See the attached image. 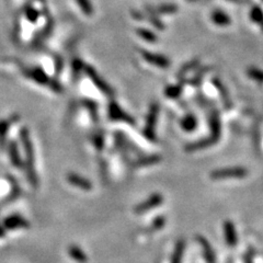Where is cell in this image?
<instances>
[{
    "label": "cell",
    "instance_id": "cell-1",
    "mask_svg": "<svg viewBox=\"0 0 263 263\" xmlns=\"http://www.w3.org/2000/svg\"><path fill=\"white\" fill-rule=\"evenodd\" d=\"M210 136L203 139L197 140L195 143L186 145L185 147L186 152H196V150H201L206 147L213 146V145L218 142L220 138V134H222V123H220V116L218 111L216 109L210 110Z\"/></svg>",
    "mask_w": 263,
    "mask_h": 263
},
{
    "label": "cell",
    "instance_id": "cell-2",
    "mask_svg": "<svg viewBox=\"0 0 263 263\" xmlns=\"http://www.w3.org/2000/svg\"><path fill=\"white\" fill-rule=\"evenodd\" d=\"M20 138L22 142L23 149L26 154V169H27V178L33 187H37V177L34 170V150H33V144L30 137V133L27 129H22L20 133Z\"/></svg>",
    "mask_w": 263,
    "mask_h": 263
},
{
    "label": "cell",
    "instance_id": "cell-3",
    "mask_svg": "<svg viewBox=\"0 0 263 263\" xmlns=\"http://www.w3.org/2000/svg\"><path fill=\"white\" fill-rule=\"evenodd\" d=\"M248 175V170L245 168H225L218 169L210 172V179L213 180H226V179H242Z\"/></svg>",
    "mask_w": 263,
    "mask_h": 263
},
{
    "label": "cell",
    "instance_id": "cell-4",
    "mask_svg": "<svg viewBox=\"0 0 263 263\" xmlns=\"http://www.w3.org/2000/svg\"><path fill=\"white\" fill-rule=\"evenodd\" d=\"M158 114H159V105L158 103H153L149 107V112L146 119V126L144 129V135L146 137L155 142L156 139V135H155V126H156V122L158 120Z\"/></svg>",
    "mask_w": 263,
    "mask_h": 263
},
{
    "label": "cell",
    "instance_id": "cell-5",
    "mask_svg": "<svg viewBox=\"0 0 263 263\" xmlns=\"http://www.w3.org/2000/svg\"><path fill=\"white\" fill-rule=\"evenodd\" d=\"M83 70L86 72L89 78L91 79V81L96 84L99 90L103 93H105V95H107V96L113 97V95H114L113 89L110 87V84L107 83L105 80H103L102 77L96 72L95 69L91 67V66H84Z\"/></svg>",
    "mask_w": 263,
    "mask_h": 263
},
{
    "label": "cell",
    "instance_id": "cell-6",
    "mask_svg": "<svg viewBox=\"0 0 263 263\" xmlns=\"http://www.w3.org/2000/svg\"><path fill=\"white\" fill-rule=\"evenodd\" d=\"M162 202H163V196L160 193H155L152 196H149L146 201H144L143 203L135 206L134 212L136 214H144L150 210L160 206L162 204Z\"/></svg>",
    "mask_w": 263,
    "mask_h": 263
},
{
    "label": "cell",
    "instance_id": "cell-7",
    "mask_svg": "<svg viewBox=\"0 0 263 263\" xmlns=\"http://www.w3.org/2000/svg\"><path fill=\"white\" fill-rule=\"evenodd\" d=\"M109 116L112 121H123L126 123L135 125V121L125 111L119 106L116 102H111L109 105Z\"/></svg>",
    "mask_w": 263,
    "mask_h": 263
},
{
    "label": "cell",
    "instance_id": "cell-8",
    "mask_svg": "<svg viewBox=\"0 0 263 263\" xmlns=\"http://www.w3.org/2000/svg\"><path fill=\"white\" fill-rule=\"evenodd\" d=\"M143 58L146 60L147 63L152 64L154 66H157V67L160 68H167L170 66V60L167 58L166 56L160 55V54H155L153 52H148V51H142Z\"/></svg>",
    "mask_w": 263,
    "mask_h": 263
},
{
    "label": "cell",
    "instance_id": "cell-9",
    "mask_svg": "<svg viewBox=\"0 0 263 263\" xmlns=\"http://www.w3.org/2000/svg\"><path fill=\"white\" fill-rule=\"evenodd\" d=\"M30 224L26 219H25L20 215H12L9 216L3 220V227L9 230L13 229H20V228H29Z\"/></svg>",
    "mask_w": 263,
    "mask_h": 263
},
{
    "label": "cell",
    "instance_id": "cell-10",
    "mask_svg": "<svg viewBox=\"0 0 263 263\" xmlns=\"http://www.w3.org/2000/svg\"><path fill=\"white\" fill-rule=\"evenodd\" d=\"M196 241L200 243L202 250H203V256H204V259L206 260V262L215 263L216 262L215 252H214L213 248H212V246H210V243L209 242L208 239L203 236H201V235H197Z\"/></svg>",
    "mask_w": 263,
    "mask_h": 263
},
{
    "label": "cell",
    "instance_id": "cell-11",
    "mask_svg": "<svg viewBox=\"0 0 263 263\" xmlns=\"http://www.w3.org/2000/svg\"><path fill=\"white\" fill-rule=\"evenodd\" d=\"M66 179H67V181L70 183V184L76 187H79V189H81V190L89 191L92 189L91 182L88 179H86V178L77 175V173H74V172L68 173L67 177H66Z\"/></svg>",
    "mask_w": 263,
    "mask_h": 263
},
{
    "label": "cell",
    "instance_id": "cell-12",
    "mask_svg": "<svg viewBox=\"0 0 263 263\" xmlns=\"http://www.w3.org/2000/svg\"><path fill=\"white\" fill-rule=\"evenodd\" d=\"M224 235H225V240H226V243L230 248L237 246L238 237L236 228H235V225L230 222V220H226V222L224 223Z\"/></svg>",
    "mask_w": 263,
    "mask_h": 263
},
{
    "label": "cell",
    "instance_id": "cell-13",
    "mask_svg": "<svg viewBox=\"0 0 263 263\" xmlns=\"http://www.w3.org/2000/svg\"><path fill=\"white\" fill-rule=\"evenodd\" d=\"M213 83L214 86L216 87V89H217L218 92L220 93V97H222V100H223V103H224V107L226 110H230L233 106V103H232V100H230V97H229V92L226 89V87L224 86L223 82L219 80L218 78H214L213 79Z\"/></svg>",
    "mask_w": 263,
    "mask_h": 263
},
{
    "label": "cell",
    "instance_id": "cell-14",
    "mask_svg": "<svg viewBox=\"0 0 263 263\" xmlns=\"http://www.w3.org/2000/svg\"><path fill=\"white\" fill-rule=\"evenodd\" d=\"M26 76L32 79L33 81H35L40 84H46L50 82V79L48 76H46V74L41 68H37V67L26 70Z\"/></svg>",
    "mask_w": 263,
    "mask_h": 263
},
{
    "label": "cell",
    "instance_id": "cell-15",
    "mask_svg": "<svg viewBox=\"0 0 263 263\" xmlns=\"http://www.w3.org/2000/svg\"><path fill=\"white\" fill-rule=\"evenodd\" d=\"M180 126L183 131L187 132V133H191L197 128V119L194 114L189 113L185 115L180 122Z\"/></svg>",
    "mask_w": 263,
    "mask_h": 263
},
{
    "label": "cell",
    "instance_id": "cell-16",
    "mask_svg": "<svg viewBox=\"0 0 263 263\" xmlns=\"http://www.w3.org/2000/svg\"><path fill=\"white\" fill-rule=\"evenodd\" d=\"M212 21L215 23L216 26H226L228 25H230V17L227 15V13H225L222 10H215L212 12Z\"/></svg>",
    "mask_w": 263,
    "mask_h": 263
},
{
    "label": "cell",
    "instance_id": "cell-17",
    "mask_svg": "<svg viewBox=\"0 0 263 263\" xmlns=\"http://www.w3.org/2000/svg\"><path fill=\"white\" fill-rule=\"evenodd\" d=\"M8 153L10 155V160L11 163L15 166L16 168H22V160L20 158V155H19L18 152V146L15 142L9 143L8 145Z\"/></svg>",
    "mask_w": 263,
    "mask_h": 263
},
{
    "label": "cell",
    "instance_id": "cell-18",
    "mask_svg": "<svg viewBox=\"0 0 263 263\" xmlns=\"http://www.w3.org/2000/svg\"><path fill=\"white\" fill-rule=\"evenodd\" d=\"M68 255L72 257L75 261L79 263H86L88 261V257L86 256V253L76 245H72L68 248Z\"/></svg>",
    "mask_w": 263,
    "mask_h": 263
},
{
    "label": "cell",
    "instance_id": "cell-19",
    "mask_svg": "<svg viewBox=\"0 0 263 263\" xmlns=\"http://www.w3.org/2000/svg\"><path fill=\"white\" fill-rule=\"evenodd\" d=\"M11 124H12L11 119L0 121V148H1V150L4 148V145H6L7 134Z\"/></svg>",
    "mask_w": 263,
    "mask_h": 263
},
{
    "label": "cell",
    "instance_id": "cell-20",
    "mask_svg": "<svg viewBox=\"0 0 263 263\" xmlns=\"http://www.w3.org/2000/svg\"><path fill=\"white\" fill-rule=\"evenodd\" d=\"M184 250H185V241L183 240V239H180V240H178V242L176 243L175 252H173L171 263H181Z\"/></svg>",
    "mask_w": 263,
    "mask_h": 263
},
{
    "label": "cell",
    "instance_id": "cell-21",
    "mask_svg": "<svg viewBox=\"0 0 263 263\" xmlns=\"http://www.w3.org/2000/svg\"><path fill=\"white\" fill-rule=\"evenodd\" d=\"M199 65H200L199 59H193V60H191V62L184 64L180 68L179 73H178V78H179L180 80H182L183 77H184L187 73H190L191 70H194Z\"/></svg>",
    "mask_w": 263,
    "mask_h": 263
},
{
    "label": "cell",
    "instance_id": "cell-22",
    "mask_svg": "<svg viewBox=\"0 0 263 263\" xmlns=\"http://www.w3.org/2000/svg\"><path fill=\"white\" fill-rule=\"evenodd\" d=\"M183 80H181V83L179 84H172V86H169L166 88V90H164V95L166 97L170 98V99H176L181 95L182 89H183Z\"/></svg>",
    "mask_w": 263,
    "mask_h": 263
},
{
    "label": "cell",
    "instance_id": "cell-23",
    "mask_svg": "<svg viewBox=\"0 0 263 263\" xmlns=\"http://www.w3.org/2000/svg\"><path fill=\"white\" fill-rule=\"evenodd\" d=\"M161 160V156H158V155H154V156H149L146 158L139 159V160L136 161L134 163L135 168H140V167H146V166H150V164H155L160 162Z\"/></svg>",
    "mask_w": 263,
    "mask_h": 263
},
{
    "label": "cell",
    "instance_id": "cell-24",
    "mask_svg": "<svg viewBox=\"0 0 263 263\" xmlns=\"http://www.w3.org/2000/svg\"><path fill=\"white\" fill-rule=\"evenodd\" d=\"M250 18L253 22H256L263 31V11L260 7L255 6L250 11Z\"/></svg>",
    "mask_w": 263,
    "mask_h": 263
},
{
    "label": "cell",
    "instance_id": "cell-25",
    "mask_svg": "<svg viewBox=\"0 0 263 263\" xmlns=\"http://www.w3.org/2000/svg\"><path fill=\"white\" fill-rule=\"evenodd\" d=\"M210 70V67H209V66H206V67H203L202 69H200L199 72L194 75V77L192 78V80H190V83L193 84V86H199L201 81L203 80L205 75L208 74Z\"/></svg>",
    "mask_w": 263,
    "mask_h": 263
},
{
    "label": "cell",
    "instance_id": "cell-26",
    "mask_svg": "<svg viewBox=\"0 0 263 263\" xmlns=\"http://www.w3.org/2000/svg\"><path fill=\"white\" fill-rule=\"evenodd\" d=\"M76 2L80 7L81 11L87 16H91L93 13V6L90 0H76Z\"/></svg>",
    "mask_w": 263,
    "mask_h": 263
},
{
    "label": "cell",
    "instance_id": "cell-27",
    "mask_svg": "<svg viewBox=\"0 0 263 263\" xmlns=\"http://www.w3.org/2000/svg\"><path fill=\"white\" fill-rule=\"evenodd\" d=\"M156 10L158 13H161V15H170V13H175L178 11V7L172 3H162Z\"/></svg>",
    "mask_w": 263,
    "mask_h": 263
},
{
    "label": "cell",
    "instance_id": "cell-28",
    "mask_svg": "<svg viewBox=\"0 0 263 263\" xmlns=\"http://www.w3.org/2000/svg\"><path fill=\"white\" fill-rule=\"evenodd\" d=\"M137 34L139 37H142L143 40L147 41V42H156L157 41V36L154 34L152 31H149L147 29H137Z\"/></svg>",
    "mask_w": 263,
    "mask_h": 263
},
{
    "label": "cell",
    "instance_id": "cell-29",
    "mask_svg": "<svg viewBox=\"0 0 263 263\" xmlns=\"http://www.w3.org/2000/svg\"><path fill=\"white\" fill-rule=\"evenodd\" d=\"M164 224H166V219H164L163 216H158V217L155 218L153 224L150 225V228L148 229V232L149 233L157 232V230L161 229L164 226Z\"/></svg>",
    "mask_w": 263,
    "mask_h": 263
},
{
    "label": "cell",
    "instance_id": "cell-30",
    "mask_svg": "<svg viewBox=\"0 0 263 263\" xmlns=\"http://www.w3.org/2000/svg\"><path fill=\"white\" fill-rule=\"evenodd\" d=\"M248 76L253 79V80L263 83V70H260L258 68H249Z\"/></svg>",
    "mask_w": 263,
    "mask_h": 263
},
{
    "label": "cell",
    "instance_id": "cell-31",
    "mask_svg": "<svg viewBox=\"0 0 263 263\" xmlns=\"http://www.w3.org/2000/svg\"><path fill=\"white\" fill-rule=\"evenodd\" d=\"M39 16H40L39 11H37L36 9L33 8L32 6H27L26 8V17L29 21L36 22L37 19H39Z\"/></svg>",
    "mask_w": 263,
    "mask_h": 263
},
{
    "label": "cell",
    "instance_id": "cell-32",
    "mask_svg": "<svg viewBox=\"0 0 263 263\" xmlns=\"http://www.w3.org/2000/svg\"><path fill=\"white\" fill-rule=\"evenodd\" d=\"M84 68V66L83 64L81 63V60L80 59H76L75 60V62L73 63V69H74V78H75V80H76V77H77V75L80 74V72H82Z\"/></svg>",
    "mask_w": 263,
    "mask_h": 263
},
{
    "label": "cell",
    "instance_id": "cell-33",
    "mask_svg": "<svg viewBox=\"0 0 263 263\" xmlns=\"http://www.w3.org/2000/svg\"><path fill=\"white\" fill-rule=\"evenodd\" d=\"M243 262L245 263H253V255L251 252H247L243 257Z\"/></svg>",
    "mask_w": 263,
    "mask_h": 263
},
{
    "label": "cell",
    "instance_id": "cell-34",
    "mask_svg": "<svg viewBox=\"0 0 263 263\" xmlns=\"http://www.w3.org/2000/svg\"><path fill=\"white\" fill-rule=\"evenodd\" d=\"M189 1H195V0H189Z\"/></svg>",
    "mask_w": 263,
    "mask_h": 263
}]
</instances>
